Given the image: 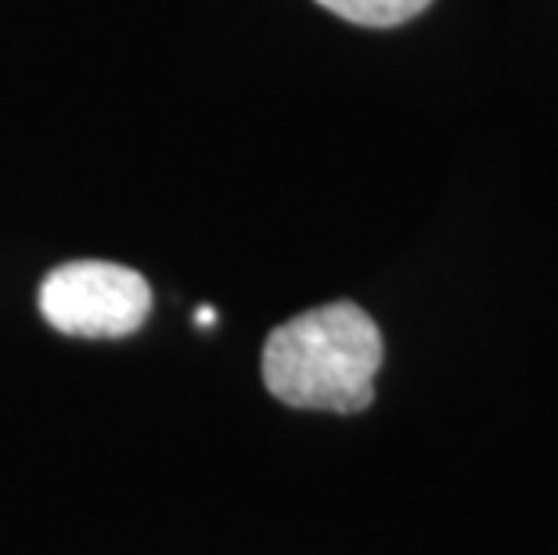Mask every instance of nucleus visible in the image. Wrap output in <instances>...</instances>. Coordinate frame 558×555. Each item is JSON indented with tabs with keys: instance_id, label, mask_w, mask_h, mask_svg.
Listing matches in <instances>:
<instances>
[{
	"instance_id": "nucleus-1",
	"label": "nucleus",
	"mask_w": 558,
	"mask_h": 555,
	"mask_svg": "<svg viewBox=\"0 0 558 555\" xmlns=\"http://www.w3.org/2000/svg\"><path fill=\"white\" fill-rule=\"evenodd\" d=\"M383 333L357 303L314 306L278 325L264 347V383L281 405L353 415L375 400Z\"/></svg>"
},
{
	"instance_id": "nucleus-3",
	"label": "nucleus",
	"mask_w": 558,
	"mask_h": 555,
	"mask_svg": "<svg viewBox=\"0 0 558 555\" xmlns=\"http://www.w3.org/2000/svg\"><path fill=\"white\" fill-rule=\"evenodd\" d=\"M320 8H328L331 15L357 22V26H372V29H389L400 26L414 15H422L433 0H317Z\"/></svg>"
},
{
	"instance_id": "nucleus-2",
	"label": "nucleus",
	"mask_w": 558,
	"mask_h": 555,
	"mask_svg": "<svg viewBox=\"0 0 558 555\" xmlns=\"http://www.w3.org/2000/svg\"><path fill=\"white\" fill-rule=\"evenodd\" d=\"M151 311L148 281L109 260H73L54 267L40 286L47 325L76 339H123Z\"/></svg>"
}]
</instances>
